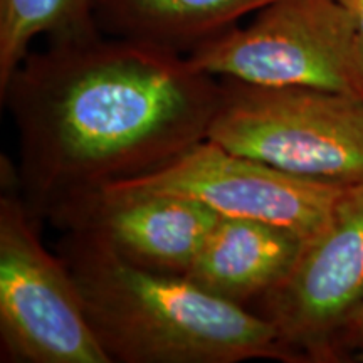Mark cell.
Returning <instances> with one entry per match:
<instances>
[{
	"label": "cell",
	"instance_id": "obj_11",
	"mask_svg": "<svg viewBox=\"0 0 363 363\" xmlns=\"http://www.w3.org/2000/svg\"><path fill=\"white\" fill-rule=\"evenodd\" d=\"M96 27V0H0V91L40 35L66 38Z\"/></svg>",
	"mask_w": 363,
	"mask_h": 363
},
{
	"label": "cell",
	"instance_id": "obj_2",
	"mask_svg": "<svg viewBox=\"0 0 363 363\" xmlns=\"http://www.w3.org/2000/svg\"><path fill=\"white\" fill-rule=\"evenodd\" d=\"M62 259L111 362H299L264 316L187 276L136 266L86 230L71 229Z\"/></svg>",
	"mask_w": 363,
	"mask_h": 363
},
{
	"label": "cell",
	"instance_id": "obj_13",
	"mask_svg": "<svg viewBox=\"0 0 363 363\" xmlns=\"http://www.w3.org/2000/svg\"><path fill=\"white\" fill-rule=\"evenodd\" d=\"M348 11L352 12L353 21H355L358 34H360L362 44H363V0H342Z\"/></svg>",
	"mask_w": 363,
	"mask_h": 363
},
{
	"label": "cell",
	"instance_id": "obj_12",
	"mask_svg": "<svg viewBox=\"0 0 363 363\" xmlns=\"http://www.w3.org/2000/svg\"><path fill=\"white\" fill-rule=\"evenodd\" d=\"M345 342H352L363 350V301L358 308L357 315L353 316L350 326H348L347 335H345Z\"/></svg>",
	"mask_w": 363,
	"mask_h": 363
},
{
	"label": "cell",
	"instance_id": "obj_4",
	"mask_svg": "<svg viewBox=\"0 0 363 363\" xmlns=\"http://www.w3.org/2000/svg\"><path fill=\"white\" fill-rule=\"evenodd\" d=\"M185 56L217 79L363 99V44L342 0H276Z\"/></svg>",
	"mask_w": 363,
	"mask_h": 363
},
{
	"label": "cell",
	"instance_id": "obj_10",
	"mask_svg": "<svg viewBox=\"0 0 363 363\" xmlns=\"http://www.w3.org/2000/svg\"><path fill=\"white\" fill-rule=\"evenodd\" d=\"M276 0H96L99 29L189 54Z\"/></svg>",
	"mask_w": 363,
	"mask_h": 363
},
{
	"label": "cell",
	"instance_id": "obj_1",
	"mask_svg": "<svg viewBox=\"0 0 363 363\" xmlns=\"http://www.w3.org/2000/svg\"><path fill=\"white\" fill-rule=\"evenodd\" d=\"M220 79L185 54L101 29L51 39L0 91L19 136V185L54 211L160 169L207 138Z\"/></svg>",
	"mask_w": 363,
	"mask_h": 363
},
{
	"label": "cell",
	"instance_id": "obj_3",
	"mask_svg": "<svg viewBox=\"0 0 363 363\" xmlns=\"http://www.w3.org/2000/svg\"><path fill=\"white\" fill-rule=\"evenodd\" d=\"M207 140L320 184H363V99L220 79Z\"/></svg>",
	"mask_w": 363,
	"mask_h": 363
},
{
	"label": "cell",
	"instance_id": "obj_5",
	"mask_svg": "<svg viewBox=\"0 0 363 363\" xmlns=\"http://www.w3.org/2000/svg\"><path fill=\"white\" fill-rule=\"evenodd\" d=\"M0 337L22 363H113L66 261L44 247L29 208L0 197Z\"/></svg>",
	"mask_w": 363,
	"mask_h": 363
},
{
	"label": "cell",
	"instance_id": "obj_9",
	"mask_svg": "<svg viewBox=\"0 0 363 363\" xmlns=\"http://www.w3.org/2000/svg\"><path fill=\"white\" fill-rule=\"evenodd\" d=\"M303 246L305 240L283 227L219 217L184 276L216 296L249 308L288 278Z\"/></svg>",
	"mask_w": 363,
	"mask_h": 363
},
{
	"label": "cell",
	"instance_id": "obj_7",
	"mask_svg": "<svg viewBox=\"0 0 363 363\" xmlns=\"http://www.w3.org/2000/svg\"><path fill=\"white\" fill-rule=\"evenodd\" d=\"M363 301V184L345 192L289 276L256 303L299 362L331 360Z\"/></svg>",
	"mask_w": 363,
	"mask_h": 363
},
{
	"label": "cell",
	"instance_id": "obj_8",
	"mask_svg": "<svg viewBox=\"0 0 363 363\" xmlns=\"http://www.w3.org/2000/svg\"><path fill=\"white\" fill-rule=\"evenodd\" d=\"M52 214L69 229L96 235L136 266L182 276L220 217L180 195L111 187L81 195Z\"/></svg>",
	"mask_w": 363,
	"mask_h": 363
},
{
	"label": "cell",
	"instance_id": "obj_6",
	"mask_svg": "<svg viewBox=\"0 0 363 363\" xmlns=\"http://www.w3.org/2000/svg\"><path fill=\"white\" fill-rule=\"evenodd\" d=\"M104 187L180 195L220 217L283 227L305 242L323 229L350 189L288 174L207 138L160 169Z\"/></svg>",
	"mask_w": 363,
	"mask_h": 363
}]
</instances>
